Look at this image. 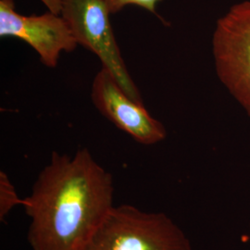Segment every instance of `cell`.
Returning a JSON list of instances; mask_svg holds the SVG:
<instances>
[{"label": "cell", "instance_id": "obj_2", "mask_svg": "<svg viewBox=\"0 0 250 250\" xmlns=\"http://www.w3.org/2000/svg\"><path fill=\"white\" fill-rule=\"evenodd\" d=\"M83 250H193L168 215L131 205L114 207Z\"/></svg>", "mask_w": 250, "mask_h": 250}, {"label": "cell", "instance_id": "obj_1", "mask_svg": "<svg viewBox=\"0 0 250 250\" xmlns=\"http://www.w3.org/2000/svg\"><path fill=\"white\" fill-rule=\"evenodd\" d=\"M112 175L87 148L73 157L54 151L22 207L33 250H83L113 205Z\"/></svg>", "mask_w": 250, "mask_h": 250}, {"label": "cell", "instance_id": "obj_6", "mask_svg": "<svg viewBox=\"0 0 250 250\" xmlns=\"http://www.w3.org/2000/svg\"><path fill=\"white\" fill-rule=\"evenodd\" d=\"M91 99L103 116L136 142L152 146L166 138L164 125L149 114L144 104L131 99L103 67L93 80Z\"/></svg>", "mask_w": 250, "mask_h": 250}, {"label": "cell", "instance_id": "obj_5", "mask_svg": "<svg viewBox=\"0 0 250 250\" xmlns=\"http://www.w3.org/2000/svg\"><path fill=\"white\" fill-rule=\"evenodd\" d=\"M0 36L22 40L48 68H56L62 52H72L78 45L66 21L58 13L21 15L15 9L14 0H0Z\"/></svg>", "mask_w": 250, "mask_h": 250}, {"label": "cell", "instance_id": "obj_3", "mask_svg": "<svg viewBox=\"0 0 250 250\" xmlns=\"http://www.w3.org/2000/svg\"><path fill=\"white\" fill-rule=\"evenodd\" d=\"M58 6L77 44L98 56L102 67L114 76L125 93L136 102L144 104L140 91L120 51L105 1L59 0Z\"/></svg>", "mask_w": 250, "mask_h": 250}, {"label": "cell", "instance_id": "obj_7", "mask_svg": "<svg viewBox=\"0 0 250 250\" xmlns=\"http://www.w3.org/2000/svg\"><path fill=\"white\" fill-rule=\"evenodd\" d=\"M23 203L6 172H0V221L4 222L9 212L16 207Z\"/></svg>", "mask_w": 250, "mask_h": 250}, {"label": "cell", "instance_id": "obj_4", "mask_svg": "<svg viewBox=\"0 0 250 250\" xmlns=\"http://www.w3.org/2000/svg\"><path fill=\"white\" fill-rule=\"evenodd\" d=\"M216 73L250 116V1L232 5L212 36Z\"/></svg>", "mask_w": 250, "mask_h": 250}, {"label": "cell", "instance_id": "obj_8", "mask_svg": "<svg viewBox=\"0 0 250 250\" xmlns=\"http://www.w3.org/2000/svg\"><path fill=\"white\" fill-rule=\"evenodd\" d=\"M104 1L107 5L110 14L118 13L122 9H125L126 6L134 5V6L140 7L142 9H146L147 11L159 16L156 11V6L162 0H104Z\"/></svg>", "mask_w": 250, "mask_h": 250}]
</instances>
